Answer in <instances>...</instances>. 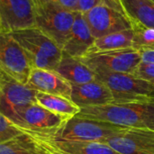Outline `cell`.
<instances>
[{
  "label": "cell",
  "mask_w": 154,
  "mask_h": 154,
  "mask_svg": "<svg viewBox=\"0 0 154 154\" xmlns=\"http://www.w3.org/2000/svg\"><path fill=\"white\" fill-rule=\"evenodd\" d=\"M153 1H154V0H153Z\"/></svg>",
  "instance_id": "cell-30"
},
{
  "label": "cell",
  "mask_w": 154,
  "mask_h": 154,
  "mask_svg": "<svg viewBox=\"0 0 154 154\" xmlns=\"http://www.w3.org/2000/svg\"><path fill=\"white\" fill-rule=\"evenodd\" d=\"M54 71L71 85L85 84L96 79L95 72L84 64L80 59L64 53Z\"/></svg>",
  "instance_id": "cell-17"
},
{
  "label": "cell",
  "mask_w": 154,
  "mask_h": 154,
  "mask_svg": "<svg viewBox=\"0 0 154 154\" xmlns=\"http://www.w3.org/2000/svg\"><path fill=\"white\" fill-rule=\"evenodd\" d=\"M77 116L116 125L154 131V101L113 102L105 106L80 108Z\"/></svg>",
  "instance_id": "cell-1"
},
{
  "label": "cell",
  "mask_w": 154,
  "mask_h": 154,
  "mask_svg": "<svg viewBox=\"0 0 154 154\" xmlns=\"http://www.w3.org/2000/svg\"><path fill=\"white\" fill-rule=\"evenodd\" d=\"M26 131L42 140L57 154H120L111 148L107 143H104L65 140L30 130Z\"/></svg>",
  "instance_id": "cell-12"
},
{
  "label": "cell",
  "mask_w": 154,
  "mask_h": 154,
  "mask_svg": "<svg viewBox=\"0 0 154 154\" xmlns=\"http://www.w3.org/2000/svg\"><path fill=\"white\" fill-rule=\"evenodd\" d=\"M138 51L141 54L143 62L154 64V48H144Z\"/></svg>",
  "instance_id": "cell-28"
},
{
  "label": "cell",
  "mask_w": 154,
  "mask_h": 154,
  "mask_svg": "<svg viewBox=\"0 0 154 154\" xmlns=\"http://www.w3.org/2000/svg\"><path fill=\"white\" fill-rule=\"evenodd\" d=\"M71 89L70 100L79 108L105 106L114 102L110 89L97 79L85 84L71 85Z\"/></svg>",
  "instance_id": "cell-15"
},
{
  "label": "cell",
  "mask_w": 154,
  "mask_h": 154,
  "mask_svg": "<svg viewBox=\"0 0 154 154\" xmlns=\"http://www.w3.org/2000/svg\"><path fill=\"white\" fill-rule=\"evenodd\" d=\"M35 98L38 105L67 118L75 116L80 111V108L71 100L60 96L37 92Z\"/></svg>",
  "instance_id": "cell-19"
},
{
  "label": "cell",
  "mask_w": 154,
  "mask_h": 154,
  "mask_svg": "<svg viewBox=\"0 0 154 154\" xmlns=\"http://www.w3.org/2000/svg\"><path fill=\"white\" fill-rule=\"evenodd\" d=\"M102 0H78L77 12L84 14L99 5Z\"/></svg>",
  "instance_id": "cell-26"
},
{
  "label": "cell",
  "mask_w": 154,
  "mask_h": 154,
  "mask_svg": "<svg viewBox=\"0 0 154 154\" xmlns=\"http://www.w3.org/2000/svg\"><path fill=\"white\" fill-rule=\"evenodd\" d=\"M96 38L93 36L82 14L76 12L70 33L66 41L62 52L69 56L80 59L91 50Z\"/></svg>",
  "instance_id": "cell-16"
},
{
  "label": "cell",
  "mask_w": 154,
  "mask_h": 154,
  "mask_svg": "<svg viewBox=\"0 0 154 154\" xmlns=\"http://www.w3.org/2000/svg\"><path fill=\"white\" fill-rule=\"evenodd\" d=\"M21 128V127H20ZM22 131L26 134L32 140V151L34 154H57L55 153L46 143H44L42 140H40L39 138L35 137L34 135H32V134H30L28 131L21 128Z\"/></svg>",
  "instance_id": "cell-25"
},
{
  "label": "cell",
  "mask_w": 154,
  "mask_h": 154,
  "mask_svg": "<svg viewBox=\"0 0 154 154\" xmlns=\"http://www.w3.org/2000/svg\"><path fill=\"white\" fill-rule=\"evenodd\" d=\"M96 79L104 83L111 91L114 102L154 101V86L131 73L97 72Z\"/></svg>",
  "instance_id": "cell-5"
},
{
  "label": "cell",
  "mask_w": 154,
  "mask_h": 154,
  "mask_svg": "<svg viewBox=\"0 0 154 154\" xmlns=\"http://www.w3.org/2000/svg\"><path fill=\"white\" fill-rule=\"evenodd\" d=\"M0 154H34L32 140L23 133L10 141L0 143Z\"/></svg>",
  "instance_id": "cell-21"
},
{
  "label": "cell",
  "mask_w": 154,
  "mask_h": 154,
  "mask_svg": "<svg viewBox=\"0 0 154 154\" xmlns=\"http://www.w3.org/2000/svg\"><path fill=\"white\" fill-rule=\"evenodd\" d=\"M37 91L29 88L0 67V113L22 126L24 110L36 103Z\"/></svg>",
  "instance_id": "cell-4"
},
{
  "label": "cell",
  "mask_w": 154,
  "mask_h": 154,
  "mask_svg": "<svg viewBox=\"0 0 154 154\" xmlns=\"http://www.w3.org/2000/svg\"><path fill=\"white\" fill-rule=\"evenodd\" d=\"M130 128L116 125L107 122L88 119L75 116L68 119L62 127L52 136L77 141L104 143Z\"/></svg>",
  "instance_id": "cell-6"
},
{
  "label": "cell",
  "mask_w": 154,
  "mask_h": 154,
  "mask_svg": "<svg viewBox=\"0 0 154 154\" xmlns=\"http://www.w3.org/2000/svg\"><path fill=\"white\" fill-rule=\"evenodd\" d=\"M106 143L120 154H154V131L130 128Z\"/></svg>",
  "instance_id": "cell-11"
},
{
  "label": "cell",
  "mask_w": 154,
  "mask_h": 154,
  "mask_svg": "<svg viewBox=\"0 0 154 154\" xmlns=\"http://www.w3.org/2000/svg\"><path fill=\"white\" fill-rule=\"evenodd\" d=\"M57 4L58 5L72 12H77L78 0H47Z\"/></svg>",
  "instance_id": "cell-27"
},
{
  "label": "cell",
  "mask_w": 154,
  "mask_h": 154,
  "mask_svg": "<svg viewBox=\"0 0 154 154\" xmlns=\"http://www.w3.org/2000/svg\"><path fill=\"white\" fill-rule=\"evenodd\" d=\"M0 67L23 84H26L32 67L15 39L0 32Z\"/></svg>",
  "instance_id": "cell-9"
},
{
  "label": "cell",
  "mask_w": 154,
  "mask_h": 154,
  "mask_svg": "<svg viewBox=\"0 0 154 154\" xmlns=\"http://www.w3.org/2000/svg\"><path fill=\"white\" fill-rule=\"evenodd\" d=\"M133 23L154 29L153 0H119Z\"/></svg>",
  "instance_id": "cell-18"
},
{
  "label": "cell",
  "mask_w": 154,
  "mask_h": 154,
  "mask_svg": "<svg viewBox=\"0 0 154 154\" xmlns=\"http://www.w3.org/2000/svg\"><path fill=\"white\" fill-rule=\"evenodd\" d=\"M23 134L20 127L0 113V143L10 141Z\"/></svg>",
  "instance_id": "cell-23"
},
{
  "label": "cell",
  "mask_w": 154,
  "mask_h": 154,
  "mask_svg": "<svg viewBox=\"0 0 154 154\" xmlns=\"http://www.w3.org/2000/svg\"><path fill=\"white\" fill-rule=\"evenodd\" d=\"M133 48L140 51L144 48H154V29L138 23H133Z\"/></svg>",
  "instance_id": "cell-22"
},
{
  "label": "cell",
  "mask_w": 154,
  "mask_h": 154,
  "mask_svg": "<svg viewBox=\"0 0 154 154\" xmlns=\"http://www.w3.org/2000/svg\"><path fill=\"white\" fill-rule=\"evenodd\" d=\"M80 60L97 72L133 73L142 61L140 52L134 49H122L114 51L88 52Z\"/></svg>",
  "instance_id": "cell-8"
},
{
  "label": "cell",
  "mask_w": 154,
  "mask_h": 154,
  "mask_svg": "<svg viewBox=\"0 0 154 154\" xmlns=\"http://www.w3.org/2000/svg\"><path fill=\"white\" fill-rule=\"evenodd\" d=\"M83 16L96 39L132 28V22L119 0H102Z\"/></svg>",
  "instance_id": "cell-7"
},
{
  "label": "cell",
  "mask_w": 154,
  "mask_h": 154,
  "mask_svg": "<svg viewBox=\"0 0 154 154\" xmlns=\"http://www.w3.org/2000/svg\"><path fill=\"white\" fill-rule=\"evenodd\" d=\"M2 31V29H1V23H0V32Z\"/></svg>",
  "instance_id": "cell-29"
},
{
  "label": "cell",
  "mask_w": 154,
  "mask_h": 154,
  "mask_svg": "<svg viewBox=\"0 0 154 154\" xmlns=\"http://www.w3.org/2000/svg\"><path fill=\"white\" fill-rule=\"evenodd\" d=\"M134 30L133 28L110 33L95 40V42L88 52L114 51L133 48Z\"/></svg>",
  "instance_id": "cell-20"
},
{
  "label": "cell",
  "mask_w": 154,
  "mask_h": 154,
  "mask_svg": "<svg viewBox=\"0 0 154 154\" xmlns=\"http://www.w3.org/2000/svg\"><path fill=\"white\" fill-rule=\"evenodd\" d=\"M25 85L37 92L60 96L70 100L71 84L54 70L32 69Z\"/></svg>",
  "instance_id": "cell-14"
},
{
  "label": "cell",
  "mask_w": 154,
  "mask_h": 154,
  "mask_svg": "<svg viewBox=\"0 0 154 154\" xmlns=\"http://www.w3.org/2000/svg\"><path fill=\"white\" fill-rule=\"evenodd\" d=\"M34 26L63 48L70 33L76 12L69 11L47 0H32Z\"/></svg>",
  "instance_id": "cell-3"
},
{
  "label": "cell",
  "mask_w": 154,
  "mask_h": 154,
  "mask_svg": "<svg viewBox=\"0 0 154 154\" xmlns=\"http://www.w3.org/2000/svg\"><path fill=\"white\" fill-rule=\"evenodd\" d=\"M23 49L32 69L55 70L62 58V50L35 26L9 32Z\"/></svg>",
  "instance_id": "cell-2"
},
{
  "label": "cell",
  "mask_w": 154,
  "mask_h": 154,
  "mask_svg": "<svg viewBox=\"0 0 154 154\" xmlns=\"http://www.w3.org/2000/svg\"><path fill=\"white\" fill-rule=\"evenodd\" d=\"M132 74L154 86V64L141 61Z\"/></svg>",
  "instance_id": "cell-24"
},
{
  "label": "cell",
  "mask_w": 154,
  "mask_h": 154,
  "mask_svg": "<svg viewBox=\"0 0 154 154\" xmlns=\"http://www.w3.org/2000/svg\"><path fill=\"white\" fill-rule=\"evenodd\" d=\"M68 119L69 118L57 115L33 103L24 110L21 128L46 135H54Z\"/></svg>",
  "instance_id": "cell-13"
},
{
  "label": "cell",
  "mask_w": 154,
  "mask_h": 154,
  "mask_svg": "<svg viewBox=\"0 0 154 154\" xmlns=\"http://www.w3.org/2000/svg\"><path fill=\"white\" fill-rule=\"evenodd\" d=\"M0 23L3 32L34 26L32 0H0Z\"/></svg>",
  "instance_id": "cell-10"
}]
</instances>
